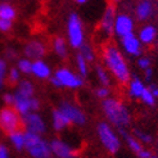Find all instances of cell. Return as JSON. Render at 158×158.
Masks as SVG:
<instances>
[{
    "label": "cell",
    "instance_id": "cell-1",
    "mask_svg": "<svg viewBox=\"0 0 158 158\" xmlns=\"http://www.w3.org/2000/svg\"><path fill=\"white\" fill-rule=\"evenodd\" d=\"M102 58H103L106 69L109 71L117 82H120L121 85L129 84L131 80V73L129 64L126 62L123 54L117 46L112 43H107L103 45L102 49Z\"/></svg>",
    "mask_w": 158,
    "mask_h": 158
},
{
    "label": "cell",
    "instance_id": "cell-2",
    "mask_svg": "<svg viewBox=\"0 0 158 158\" xmlns=\"http://www.w3.org/2000/svg\"><path fill=\"white\" fill-rule=\"evenodd\" d=\"M102 109L109 123L118 127V130L127 127L131 122V113L121 99L108 98L102 102Z\"/></svg>",
    "mask_w": 158,
    "mask_h": 158
},
{
    "label": "cell",
    "instance_id": "cell-3",
    "mask_svg": "<svg viewBox=\"0 0 158 158\" xmlns=\"http://www.w3.org/2000/svg\"><path fill=\"white\" fill-rule=\"evenodd\" d=\"M25 148L32 158H49L52 153L49 143L28 131L25 132Z\"/></svg>",
    "mask_w": 158,
    "mask_h": 158
},
{
    "label": "cell",
    "instance_id": "cell-4",
    "mask_svg": "<svg viewBox=\"0 0 158 158\" xmlns=\"http://www.w3.org/2000/svg\"><path fill=\"white\" fill-rule=\"evenodd\" d=\"M97 132L100 139V143L107 149L109 153H117L121 148V140L120 136L116 134L108 122H99L97 126Z\"/></svg>",
    "mask_w": 158,
    "mask_h": 158
},
{
    "label": "cell",
    "instance_id": "cell-5",
    "mask_svg": "<svg viewBox=\"0 0 158 158\" xmlns=\"http://www.w3.org/2000/svg\"><path fill=\"white\" fill-rule=\"evenodd\" d=\"M23 125L19 114L17 110L13 109L12 107H5L0 110V129L5 134H12L21 131V126Z\"/></svg>",
    "mask_w": 158,
    "mask_h": 158
},
{
    "label": "cell",
    "instance_id": "cell-6",
    "mask_svg": "<svg viewBox=\"0 0 158 158\" xmlns=\"http://www.w3.org/2000/svg\"><path fill=\"white\" fill-rule=\"evenodd\" d=\"M67 32H68V40L72 48H81L84 45V28L80 17L76 13H71L68 17V26H67Z\"/></svg>",
    "mask_w": 158,
    "mask_h": 158
},
{
    "label": "cell",
    "instance_id": "cell-7",
    "mask_svg": "<svg viewBox=\"0 0 158 158\" xmlns=\"http://www.w3.org/2000/svg\"><path fill=\"white\" fill-rule=\"evenodd\" d=\"M54 77L59 81L60 86L63 88H69V89H76L80 88V86L84 85V80L81 76H77L73 72H71L67 68H59L57 72H55Z\"/></svg>",
    "mask_w": 158,
    "mask_h": 158
},
{
    "label": "cell",
    "instance_id": "cell-8",
    "mask_svg": "<svg viewBox=\"0 0 158 158\" xmlns=\"http://www.w3.org/2000/svg\"><path fill=\"white\" fill-rule=\"evenodd\" d=\"M135 23L130 14L127 13H118L114 21V34L118 37H125L130 34H134Z\"/></svg>",
    "mask_w": 158,
    "mask_h": 158
},
{
    "label": "cell",
    "instance_id": "cell-9",
    "mask_svg": "<svg viewBox=\"0 0 158 158\" xmlns=\"http://www.w3.org/2000/svg\"><path fill=\"white\" fill-rule=\"evenodd\" d=\"M13 106L18 114L25 117L26 114L32 112V110H37L40 103H39V100L36 98H26V97H22L15 93Z\"/></svg>",
    "mask_w": 158,
    "mask_h": 158
},
{
    "label": "cell",
    "instance_id": "cell-10",
    "mask_svg": "<svg viewBox=\"0 0 158 158\" xmlns=\"http://www.w3.org/2000/svg\"><path fill=\"white\" fill-rule=\"evenodd\" d=\"M117 17V10L114 4H108L100 19V30L106 36H110L114 34V21Z\"/></svg>",
    "mask_w": 158,
    "mask_h": 158
},
{
    "label": "cell",
    "instance_id": "cell-11",
    "mask_svg": "<svg viewBox=\"0 0 158 158\" xmlns=\"http://www.w3.org/2000/svg\"><path fill=\"white\" fill-rule=\"evenodd\" d=\"M59 110L68 118L71 123L84 125L86 122L85 113L78 107H76L72 103H69V102H62L60 106H59Z\"/></svg>",
    "mask_w": 158,
    "mask_h": 158
},
{
    "label": "cell",
    "instance_id": "cell-12",
    "mask_svg": "<svg viewBox=\"0 0 158 158\" xmlns=\"http://www.w3.org/2000/svg\"><path fill=\"white\" fill-rule=\"evenodd\" d=\"M22 122H23V125L26 126V129H27L28 132H32V134L39 135V136H40L41 134H44L45 130H46L44 120L37 113H34V112L26 114L25 117H23Z\"/></svg>",
    "mask_w": 158,
    "mask_h": 158
},
{
    "label": "cell",
    "instance_id": "cell-13",
    "mask_svg": "<svg viewBox=\"0 0 158 158\" xmlns=\"http://www.w3.org/2000/svg\"><path fill=\"white\" fill-rule=\"evenodd\" d=\"M121 46L125 53H127L131 57H139L143 52V45L135 34H130L125 37H121Z\"/></svg>",
    "mask_w": 158,
    "mask_h": 158
},
{
    "label": "cell",
    "instance_id": "cell-14",
    "mask_svg": "<svg viewBox=\"0 0 158 158\" xmlns=\"http://www.w3.org/2000/svg\"><path fill=\"white\" fill-rule=\"evenodd\" d=\"M50 151L54 156L58 158H76L77 152L72 147H69L67 143L59 139H53L50 141Z\"/></svg>",
    "mask_w": 158,
    "mask_h": 158
},
{
    "label": "cell",
    "instance_id": "cell-15",
    "mask_svg": "<svg viewBox=\"0 0 158 158\" xmlns=\"http://www.w3.org/2000/svg\"><path fill=\"white\" fill-rule=\"evenodd\" d=\"M23 52H25L26 57L36 59V60H40L46 53V48H45V45L41 41L34 40V41H30V43L26 44Z\"/></svg>",
    "mask_w": 158,
    "mask_h": 158
},
{
    "label": "cell",
    "instance_id": "cell-16",
    "mask_svg": "<svg viewBox=\"0 0 158 158\" xmlns=\"http://www.w3.org/2000/svg\"><path fill=\"white\" fill-rule=\"evenodd\" d=\"M157 35H158L157 28L153 25H144L139 30L138 39H139V41L141 43V45L151 46L157 40Z\"/></svg>",
    "mask_w": 158,
    "mask_h": 158
},
{
    "label": "cell",
    "instance_id": "cell-17",
    "mask_svg": "<svg viewBox=\"0 0 158 158\" xmlns=\"http://www.w3.org/2000/svg\"><path fill=\"white\" fill-rule=\"evenodd\" d=\"M153 13L154 5L152 2H148V0H143V2L138 3V5L135 6V17L141 22L148 21L153 15Z\"/></svg>",
    "mask_w": 158,
    "mask_h": 158
},
{
    "label": "cell",
    "instance_id": "cell-18",
    "mask_svg": "<svg viewBox=\"0 0 158 158\" xmlns=\"http://www.w3.org/2000/svg\"><path fill=\"white\" fill-rule=\"evenodd\" d=\"M127 94L129 97L132 99H140L141 98V94L144 93L147 86L144 85V82L140 80L139 77H134L130 80V82L127 84Z\"/></svg>",
    "mask_w": 158,
    "mask_h": 158
},
{
    "label": "cell",
    "instance_id": "cell-19",
    "mask_svg": "<svg viewBox=\"0 0 158 158\" xmlns=\"http://www.w3.org/2000/svg\"><path fill=\"white\" fill-rule=\"evenodd\" d=\"M120 135L122 136V138H125V141H126V144L129 145V148L131 149V151L135 153V154H139L141 151L144 149V145L140 143V141L134 136V135H131V134H129L127 131H126L125 129H121L120 130Z\"/></svg>",
    "mask_w": 158,
    "mask_h": 158
},
{
    "label": "cell",
    "instance_id": "cell-20",
    "mask_svg": "<svg viewBox=\"0 0 158 158\" xmlns=\"http://www.w3.org/2000/svg\"><path fill=\"white\" fill-rule=\"evenodd\" d=\"M52 114H53V127H54V130L62 131L71 123L68 118L63 114L59 109H54Z\"/></svg>",
    "mask_w": 158,
    "mask_h": 158
},
{
    "label": "cell",
    "instance_id": "cell-21",
    "mask_svg": "<svg viewBox=\"0 0 158 158\" xmlns=\"http://www.w3.org/2000/svg\"><path fill=\"white\" fill-rule=\"evenodd\" d=\"M32 73L39 78H48L50 76V68L44 60H35L32 63Z\"/></svg>",
    "mask_w": 158,
    "mask_h": 158
},
{
    "label": "cell",
    "instance_id": "cell-22",
    "mask_svg": "<svg viewBox=\"0 0 158 158\" xmlns=\"http://www.w3.org/2000/svg\"><path fill=\"white\" fill-rule=\"evenodd\" d=\"M53 49L57 53L58 57L60 58H66L67 57V44L66 40L60 36H57L53 40Z\"/></svg>",
    "mask_w": 158,
    "mask_h": 158
},
{
    "label": "cell",
    "instance_id": "cell-23",
    "mask_svg": "<svg viewBox=\"0 0 158 158\" xmlns=\"http://www.w3.org/2000/svg\"><path fill=\"white\" fill-rule=\"evenodd\" d=\"M17 94L26 98H34V85L27 80H23L18 84V90Z\"/></svg>",
    "mask_w": 158,
    "mask_h": 158
},
{
    "label": "cell",
    "instance_id": "cell-24",
    "mask_svg": "<svg viewBox=\"0 0 158 158\" xmlns=\"http://www.w3.org/2000/svg\"><path fill=\"white\" fill-rule=\"evenodd\" d=\"M95 73L98 76V80L102 84V86H104V88H109V85H110V77L108 75V71L106 69V67L98 64L95 67Z\"/></svg>",
    "mask_w": 158,
    "mask_h": 158
},
{
    "label": "cell",
    "instance_id": "cell-25",
    "mask_svg": "<svg viewBox=\"0 0 158 158\" xmlns=\"http://www.w3.org/2000/svg\"><path fill=\"white\" fill-rule=\"evenodd\" d=\"M15 17V10L14 8L9 4H0V19H5V21H12Z\"/></svg>",
    "mask_w": 158,
    "mask_h": 158
},
{
    "label": "cell",
    "instance_id": "cell-26",
    "mask_svg": "<svg viewBox=\"0 0 158 158\" xmlns=\"http://www.w3.org/2000/svg\"><path fill=\"white\" fill-rule=\"evenodd\" d=\"M9 136H10L12 143H13V145L15 147L17 151H22V149L25 148V132L17 131V132L12 134V135H9Z\"/></svg>",
    "mask_w": 158,
    "mask_h": 158
},
{
    "label": "cell",
    "instance_id": "cell-27",
    "mask_svg": "<svg viewBox=\"0 0 158 158\" xmlns=\"http://www.w3.org/2000/svg\"><path fill=\"white\" fill-rule=\"evenodd\" d=\"M80 55H82V58L86 60V62H93L94 59H95V53H94L93 48H91V45L89 44H85L80 48V53H78Z\"/></svg>",
    "mask_w": 158,
    "mask_h": 158
},
{
    "label": "cell",
    "instance_id": "cell-28",
    "mask_svg": "<svg viewBox=\"0 0 158 158\" xmlns=\"http://www.w3.org/2000/svg\"><path fill=\"white\" fill-rule=\"evenodd\" d=\"M134 136H135L143 145H144V144H151L152 141H153V138H152L151 134L144 132V131L138 130V129L134 130Z\"/></svg>",
    "mask_w": 158,
    "mask_h": 158
},
{
    "label": "cell",
    "instance_id": "cell-29",
    "mask_svg": "<svg viewBox=\"0 0 158 158\" xmlns=\"http://www.w3.org/2000/svg\"><path fill=\"white\" fill-rule=\"evenodd\" d=\"M140 100L143 102L144 104H147V106H149V107H153L154 104H156V98H154V95L152 94V91H151V89L148 88H145V90H144V93L141 94V98H140Z\"/></svg>",
    "mask_w": 158,
    "mask_h": 158
},
{
    "label": "cell",
    "instance_id": "cell-30",
    "mask_svg": "<svg viewBox=\"0 0 158 158\" xmlns=\"http://www.w3.org/2000/svg\"><path fill=\"white\" fill-rule=\"evenodd\" d=\"M76 64H77L78 72H80L81 76H86V75H88V72H89V69H88V62H86L82 58V55L77 54V57H76Z\"/></svg>",
    "mask_w": 158,
    "mask_h": 158
},
{
    "label": "cell",
    "instance_id": "cell-31",
    "mask_svg": "<svg viewBox=\"0 0 158 158\" xmlns=\"http://www.w3.org/2000/svg\"><path fill=\"white\" fill-rule=\"evenodd\" d=\"M18 71L23 73H31L32 72V63L28 59H19L18 60Z\"/></svg>",
    "mask_w": 158,
    "mask_h": 158
},
{
    "label": "cell",
    "instance_id": "cell-32",
    "mask_svg": "<svg viewBox=\"0 0 158 158\" xmlns=\"http://www.w3.org/2000/svg\"><path fill=\"white\" fill-rule=\"evenodd\" d=\"M138 66H139V68L145 71L148 68H152V60H151V58H149V57H145V55H143V57H139Z\"/></svg>",
    "mask_w": 158,
    "mask_h": 158
},
{
    "label": "cell",
    "instance_id": "cell-33",
    "mask_svg": "<svg viewBox=\"0 0 158 158\" xmlns=\"http://www.w3.org/2000/svg\"><path fill=\"white\" fill-rule=\"evenodd\" d=\"M95 95L100 99H108L109 95H110V89L109 88H104V86H100V88H98L95 90Z\"/></svg>",
    "mask_w": 158,
    "mask_h": 158
},
{
    "label": "cell",
    "instance_id": "cell-34",
    "mask_svg": "<svg viewBox=\"0 0 158 158\" xmlns=\"http://www.w3.org/2000/svg\"><path fill=\"white\" fill-rule=\"evenodd\" d=\"M8 81L9 84H17L19 81V71L18 68H10L9 71V76H8Z\"/></svg>",
    "mask_w": 158,
    "mask_h": 158
},
{
    "label": "cell",
    "instance_id": "cell-35",
    "mask_svg": "<svg viewBox=\"0 0 158 158\" xmlns=\"http://www.w3.org/2000/svg\"><path fill=\"white\" fill-rule=\"evenodd\" d=\"M5 72H6V63L0 59V88L4 84V78H5Z\"/></svg>",
    "mask_w": 158,
    "mask_h": 158
},
{
    "label": "cell",
    "instance_id": "cell-36",
    "mask_svg": "<svg viewBox=\"0 0 158 158\" xmlns=\"http://www.w3.org/2000/svg\"><path fill=\"white\" fill-rule=\"evenodd\" d=\"M12 27V21H5L0 19V31H8Z\"/></svg>",
    "mask_w": 158,
    "mask_h": 158
},
{
    "label": "cell",
    "instance_id": "cell-37",
    "mask_svg": "<svg viewBox=\"0 0 158 158\" xmlns=\"http://www.w3.org/2000/svg\"><path fill=\"white\" fill-rule=\"evenodd\" d=\"M139 158H151L152 156H153V153L149 151V149H147V148H144L143 151H141L139 154H136Z\"/></svg>",
    "mask_w": 158,
    "mask_h": 158
},
{
    "label": "cell",
    "instance_id": "cell-38",
    "mask_svg": "<svg viewBox=\"0 0 158 158\" xmlns=\"http://www.w3.org/2000/svg\"><path fill=\"white\" fill-rule=\"evenodd\" d=\"M0 158H9V152L8 148L3 144H0Z\"/></svg>",
    "mask_w": 158,
    "mask_h": 158
},
{
    "label": "cell",
    "instance_id": "cell-39",
    "mask_svg": "<svg viewBox=\"0 0 158 158\" xmlns=\"http://www.w3.org/2000/svg\"><path fill=\"white\" fill-rule=\"evenodd\" d=\"M4 102L8 106L13 104L14 103V95H12V94H5V95H4Z\"/></svg>",
    "mask_w": 158,
    "mask_h": 158
},
{
    "label": "cell",
    "instance_id": "cell-40",
    "mask_svg": "<svg viewBox=\"0 0 158 158\" xmlns=\"http://www.w3.org/2000/svg\"><path fill=\"white\" fill-rule=\"evenodd\" d=\"M152 75H153V69L152 68H148V69L144 71V76H145V80L147 81H151Z\"/></svg>",
    "mask_w": 158,
    "mask_h": 158
},
{
    "label": "cell",
    "instance_id": "cell-41",
    "mask_svg": "<svg viewBox=\"0 0 158 158\" xmlns=\"http://www.w3.org/2000/svg\"><path fill=\"white\" fill-rule=\"evenodd\" d=\"M77 3H78V4H85L86 0H77Z\"/></svg>",
    "mask_w": 158,
    "mask_h": 158
},
{
    "label": "cell",
    "instance_id": "cell-42",
    "mask_svg": "<svg viewBox=\"0 0 158 158\" xmlns=\"http://www.w3.org/2000/svg\"><path fill=\"white\" fill-rule=\"evenodd\" d=\"M151 158H158V157H157V156H152Z\"/></svg>",
    "mask_w": 158,
    "mask_h": 158
},
{
    "label": "cell",
    "instance_id": "cell-43",
    "mask_svg": "<svg viewBox=\"0 0 158 158\" xmlns=\"http://www.w3.org/2000/svg\"><path fill=\"white\" fill-rule=\"evenodd\" d=\"M157 145H158V140H157Z\"/></svg>",
    "mask_w": 158,
    "mask_h": 158
}]
</instances>
